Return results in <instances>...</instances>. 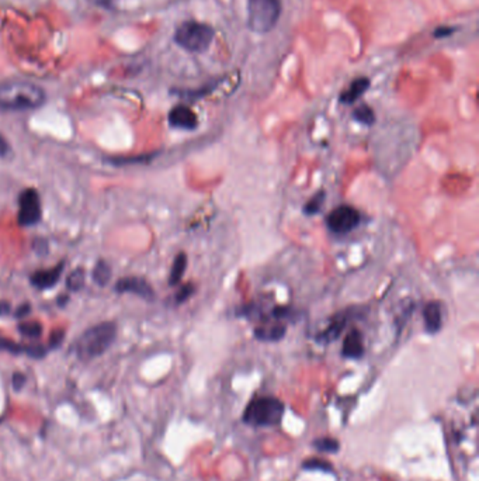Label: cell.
Masks as SVG:
<instances>
[{
  "instance_id": "8fae6325",
  "label": "cell",
  "mask_w": 479,
  "mask_h": 481,
  "mask_svg": "<svg viewBox=\"0 0 479 481\" xmlns=\"http://www.w3.org/2000/svg\"><path fill=\"white\" fill-rule=\"evenodd\" d=\"M365 352L364 338L358 329H351L343 342L342 355L347 359H360Z\"/></svg>"
},
{
  "instance_id": "f546056e",
  "label": "cell",
  "mask_w": 479,
  "mask_h": 481,
  "mask_svg": "<svg viewBox=\"0 0 479 481\" xmlns=\"http://www.w3.org/2000/svg\"><path fill=\"white\" fill-rule=\"evenodd\" d=\"M8 154H11V145L2 136H0V157H6Z\"/></svg>"
},
{
  "instance_id": "f1b7e54d",
  "label": "cell",
  "mask_w": 479,
  "mask_h": 481,
  "mask_svg": "<svg viewBox=\"0 0 479 481\" xmlns=\"http://www.w3.org/2000/svg\"><path fill=\"white\" fill-rule=\"evenodd\" d=\"M12 312V305L9 301L0 300V317H6Z\"/></svg>"
},
{
  "instance_id": "4fadbf2b",
  "label": "cell",
  "mask_w": 479,
  "mask_h": 481,
  "mask_svg": "<svg viewBox=\"0 0 479 481\" xmlns=\"http://www.w3.org/2000/svg\"><path fill=\"white\" fill-rule=\"evenodd\" d=\"M346 325H347V315L344 312H342V314L336 315L335 318H332V321L329 322L326 329L323 332H321L316 339L319 342L329 343V342H332L340 336V334Z\"/></svg>"
},
{
  "instance_id": "ac0fdd59",
  "label": "cell",
  "mask_w": 479,
  "mask_h": 481,
  "mask_svg": "<svg viewBox=\"0 0 479 481\" xmlns=\"http://www.w3.org/2000/svg\"><path fill=\"white\" fill-rule=\"evenodd\" d=\"M112 266L106 262V261H99L95 268H93V272H92V277H93V282L99 286H106L110 279H112Z\"/></svg>"
},
{
  "instance_id": "484cf974",
  "label": "cell",
  "mask_w": 479,
  "mask_h": 481,
  "mask_svg": "<svg viewBox=\"0 0 479 481\" xmlns=\"http://www.w3.org/2000/svg\"><path fill=\"white\" fill-rule=\"evenodd\" d=\"M65 338V332L62 329H55L51 335H50V342H48V349H55L58 346H61L62 341Z\"/></svg>"
},
{
  "instance_id": "e0dca14e",
  "label": "cell",
  "mask_w": 479,
  "mask_h": 481,
  "mask_svg": "<svg viewBox=\"0 0 479 481\" xmlns=\"http://www.w3.org/2000/svg\"><path fill=\"white\" fill-rule=\"evenodd\" d=\"M156 157V154H145V155H135V157H112L106 161L116 166H126V165H138V164H149Z\"/></svg>"
},
{
  "instance_id": "2e32d148",
  "label": "cell",
  "mask_w": 479,
  "mask_h": 481,
  "mask_svg": "<svg viewBox=\"0 0 479 481\" xmlns=\"http://www.w3.org/2000/svg\"><path fill=\"white\" fill-rule=\"evenodd\" d=\"M186 268H187V255L184 252H180L175 258L172 269H170V275H169V284L170 286H177L182 282L183 275L186 272Z\"/></svg>"
},
{
  "instance_id": "44dd1931",
  "label": "cell",
  "mask_w": 479,
  "mask_h": 481,
  "mask_svg": "<svg viewBox=\"0 0 479 481\" xmlns=\"http://www.w3.org/2000/svg\"><path fill=\"white\" fill-rule=\"evenodd\" d=\"M325 197H326V193L325 190H319L316 195H313L308 202L304 206V213L306 216H315L321 211L322 209V204L325 202Z\"/></svg>"
},
{
  "instance_id": "d4e9b609",
  "label": "cell",
  "mask_w": 479,
  "mask_h": 481,
  "mask_svg": "<svg viewBox=\"0 0 479 481\" xmlns=\"http://www.w3.org/2000/svg\"><path fill=\"white\" fill-rule=\"evenodd\" d=\"M194 291H196V289H194L193 284H184V286H182V287L179 289V291L176 293V296H175V303H176V304H182V303L187 301V300L194 294Z\"/></svg>"
},
{
  "instance_id": "603a6c76",
  "label": "cell",
  "mask_w": 479,
  "mask_h": 481,
  "mask_svg": "<svg viewBox=\"0 0 479 481\" xmlns=\"http://www.w3.org/2000/svg\"><path fill=\"white\" fill-rule=\"evenodd\" d=\"M85 284V270L83 269H75L69 276H68V280H67V287L68 290L71 291H78L83 287Z\"/></svg>"
},
{
  "instance_id": "52a82bcc",
  "label": "cell",
  "mask_w": 479,
  "mask_h": 481,
  "mask_svg": "<svg viewBox=\"0 0 479 481\" xmlns=\"http://www.w3.org/2000/svg\"><path fill=\"white\" fill-rule=\"evenodd\" d=\"M19 224L22 227H33L40 223L43 216L41 199L36 189H26L19 197Z\"/></svg>"
},
{
  "instance_id": "1f68e13d",
  "label": "cell",
  "mask_w": 479,
  "mask_h": 481,
  "mask_svg": "<svg viewBox=\"0 0 479 481\" xmlns=\"http://www.w3.org/2000/svg\"><path fill=\"white\" fill-rule=\"evenodd\" d=\"M452 32H454V29H450V27H440V29H437V30L434 32V36H436V37H445V36L452 34Z\"/></svg>"
},
{
  "instance_id": "5bb4252c",
  "label": "cell",
  "mask_w": 479,
  "mask_h": 481,
  "mask_svg": "<svg viewBox=\"0 0 479 481\" xmlns=\"http://www.w3.org/2000/svg\"><path fill=\"white\" fill-rule=\"evenodd\" d=\"M368 88H370V79L367 78H358L353 81L351 85L340 95V103L353 105L368 91Z\"/></svg>"
},
{
  "instance_id": "ba28073f",
  "label": "cell",
  "mask_w": 479,
  "mask_h": 481,
  "mask_svg": "<svg viewBox=\"0 0 479 481\" xmlns=\"http://www.w3.org/2000/svg\"><path fill=\"white\" fill-rule=\"evenodd\" d=\"M114 289L119 294L133 293V294H137L145 300H154L155 298V291H154L152 286L144 277H138V276H127V277L120 279L116 283Z\"/></svg>"
},
{
  "instance_id": "4316f807",
  "label": "cell",
  "mask_w": 479,
  "mask_h": 481,
  "mask_svg": "<svg viewBox=\"0 0 479 481\" xmlns=\"http://www.w3.org/2000/svg\"><path fill=\"white\" fill-rule=\"evenodd\" d=\"M32 312V305L29 303H25V304H20L16 311H15V317L18 319H25L29 314Z\"/></svg>"
},
{
  "instance_id": "5b68a950",
  "label": "cell",
  "mask_w": 479,
  "mask_h": 481,
  "mask_svg": "<svg viewBox=\"0 0 479 481\" xmlns=\"http://www.w3.org/2000/svg\"><path fill=\"white\" fill-rule=\"evenodd\" d=\"M215 33L211 26L190 20L177 27L175 33V41L179 47L189 53H204L210 48Z\"/></svg>"
},
{
  "instance_id": "8992f818",
  "label": "cell",
  "mask_w": 479,
  "mask_h": 481,
  "mask_svg": "<svg viewBox=\"0 0 479 481\" xmlns=\"http://www.w3.org/2000/svg\"><path fill=\"white\" fill-rule=\"evenodd\" d=\"M361 223L358 210L351 206H339L326 217L328 228L335 234H347L356 230Z\"/></svg>"
},
{
  "instance_id": "6da1fadb",
  "label": "cell",
  "mask_w": 479,
  "mask_h": 481,
  "mask_svg": "<svg viewBox=\"0 0 479 481\" xmlns=\"http://www.w3.org/2000/svg\"><path fill=\"white\" fill-rule=\"evenodd\" d=\"M46 103V92L26 81H11L0 85V110L25 112L41 107Z\"/></svg>"
},
{
  "instance_id": "ffe728a7",
  "label": "cell",
  "mask_w": 479,
  "mask_h": 481,
  "mask_svg": "<svg viewBox=\"0 0 479 481\" xmlns=\"http://www.w3.org/2000/svg\"><path fill=\"white\" fill-rule=\"evenodd\" d=\"M353 117L356 121L364 124V126H372L375 123V114H374V110L367 106V105H361L358 106L354 113H353Z\"/></svg>"
},
{
  "instance_id": "30bf717a",
  "label": "cell",
  "mask_w": 479,
  "mask_h": 481,
  "mask_svg": "<svg viewBox=\"0 0 479 481\" xmlns=\"http://www.w3.org/2000/svg\"><path fill=\"white\" fill-rule=\"evenodd\" d=\"M64 268H65V265L61 262L51 269L37 270L30 276V283L39 290L53 289L58 283V280L64 272Z\"/></svg>"
},
{
  "instance_id": "4dcf8cb0",
  "label": "cell",
  "mask_w": 479,
  "mask_h": 481,
  "mask_svg": "<svg viewBox=\"0 0 479 481\" xmlns=\"http://www.w3.org/2000/svg\"><path fill=\"white\" fill-rule=\"evenodd\" d=\"M34 248H36V251L39 252V253H41V255H44V253H48L47 251H48V245H47V242L46 241H36V244H34Z\"/></svg>"
},
{
  "instance_id": "3957f363",
  "label": "cell",
  "mask_w": 479,
  "mask_h": 481,
  "mask_svg": "<svg viewBox=\"0 0 479 481\" xmlns=\"http://www.w3.org/2000/svg\"><path fill=\"white\" fill-rule=\"evenodd\" d=\"M283 12L281 0H248V26L253 33H270Z\"/></svg>"
},
{
  "instance_id": "9c48e42d",
  "label": "cell",
  "mask_w": 479,
  "mask_h": 481,
  "mask_svg": "<svg viewBox=\"0 0 479 481\" xmlns=\"http://www.w3.org/2000/svg\"><path fill=\"white\" fill-rule=\"evenodd\" d=\"M169 124L175 129L194 130L198 126V119H197V114L190 107L184 105H179L170 110Z\"/></svg>"
},
{
  "instance_id": "83f0119b",
  "label": "cell",
  "mask_w": 479,
  "mask_h": 481,
  "mask_svg": "<svg viewBox=\"0 0 479 481\" xmlns=\"http://www.w3.org/2000/svg\"><path fill=\"white\" fill-rule=\"evenodd\" d=\"M12 384L16 391H20L22 387L26 384V376L22 373H15L12 377Z\"/></svg>"
},
{
  "instance_id": "cb8c5ba5",
  "label": "cell",
  "mask_w": 479,
  "mask_h": 481,
  "mask_svg": "<svg viewBox=\"0 0 479 481\" xmlns=\"http://www.w3.org/2000/svg\"><path fill=\"white\" fill-rule=\"evenodd\" d=\"M313 444L319 452L325 453H336L339 450V442L333 437H319L313 442Z\"/></svg>"
},
{
  "instance_id": "9a60e30c",
  "label": "cell",
  "mask_w": 479,
  "mask_h": 481,
  "mask_svg": "<svg viewBox=\"0 0 479 481\" xmlns=\"http://www.w3.org/2000/svg\"><path fill=\"white\" fill-rule=\"evenodd\" d=\"M285 325L277 324L271 327H259L255 329V338L263 342H277L285 335Z\"/></svg>"
},
{
  "instance_id": "277c9868",
  "label": "cell",
  "mask_w": 479,
  "mask_h": 481,
  "mask_svg": "<svg viewBox=\"0 0 479 481\" xmlns=\"http://www.w3.org/2000/svg\"><path fill=\"white\" fill-rule=\"evenodd\" d=\"M284 415V404L276 397H259L249 402L243 421L252 426H274Z\"/></svg>"
},
{
  "instance_id": "7402d4cb",
  "label": "cell",
  "mask_w": 479,
  "mask_h": 481,
  "mask_svg": "<svg viewBox=\"0 0 479 481\" xmlns=\"http://www.w3.org/2000/svg\"><path fill=\"white\" fill-rule=\"evenodd\" d=\"M26 349H27V345L18 343V342L6 338V336L0 335V350L9 352L13 355H26Z\"/></svg>"
},
{
  "instance_id": "7c38bea8",
  "label": "cell",
  "mask_w": 479,
  "mask_h": 481,
  "mask_svg": "<svg viewBox=\"0 0 479 481\" xmlns=\"http://www.w3.org/2000/svg\"><path fill=\"white\" fill-rule=\"evenodd\" d=\"M424 329L429 334H437L443 327V307L438 301H429L423 308Z\"/></svg>"
},
{
  "instance_id": "d6986e66",
  "label": "cell",
  "mask_w": 479,
  "mask_h": 481,
  "mask_svg": "<svg viewBox=\"0 0 479 481\" xmlns=\"http://www.w3.org/2000/svg\"><path fill=\"white\" fill-rule=\"evenodd\" d=\"M18 328H19V331H20V334L23 336L30 338V339H37L43 334V325L39 321H26V319H23L19 324Z\"/></svg>"
},
{
  "instance_id": "d6a6232c",
  "label": "cell",
  "mask_w": 479,
  "mask_h": 481,
  "mask_svg": "<svg viewBox=\"0 0 479 481\" xmlns=\"http://www.w3.org/2000/svg\"><path fill=\"white\" fill-rule=\"evenodd\" d=\"M62 297H64V298H62V300H60V303H58L60 305H65V304H67V301H68V297H67V296H62Z\"/></svg>"
},
{
  "instance_id": "7a4b0ae2",
  "label": "cell",
  "mask_w": 479,
  "mask_h": 481,
  "mask_svg": "<svg viewBox=\"0 0 479 481\" xmlns=\"http://www.w3.org/2000/svg\"><path fill=\"white\" fill-rule=\"evenodd\" d=\"M117 325L113 321L100 322L86 329L75 342L74 350L82 360H90L102 356L116 341Z\"/></svg>"
}]
</instances>
